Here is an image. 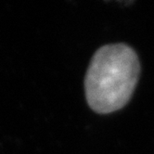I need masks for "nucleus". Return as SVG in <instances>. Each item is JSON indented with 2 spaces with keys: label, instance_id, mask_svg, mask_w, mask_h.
<instances>
[{
  "label": "nucleus",
  "instance_id": "1",
  "mask_svg": "<svg viewBox=\"0 0 154 154\" xmlns=\"http://www.w3.org/2000/svg\"><path fill=\"white\" fill-rule=\"evenodd\" d=\"M139 72L138 57L129 46L113 44L97 50L85 79L89 107L101 114L125 107L135 90Z\"/></svg>",
  "mask_w": 154,
  "mask_h": 154
}]
</instances>
